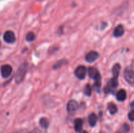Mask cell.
<instances>
[{
    "label": "cell",
    "instance_id": "obj_23",
    "mask_svg": "<svg viewBox=\"0 0 134 133\" xmlns=\"http://www.w3.org/2000/svg\"><path fill=\"white\" fill-rule=\"evenodd\" d=\"M17 133H19V132H17Z\"/></svg>",
    "mask_w": 134,
    "mask_h": 133
},
{
    "label": "cell",
    "instance_id": "obj_14",
    "mask_svg": "<svg viewBox=\"0 0 134 133\" xmlns=\"http://www.w3.org/2000/svg\"><path fill=\"white\" fill-rule=\"evenodd\" d=\"M107 108H108V110L109 111L110 113L112 115L115 114L118 111V108L116 104H115L114 103H112V102H110L109 104H108V106H107Z\"/></svg>",
    "mask_w": 134,
    "mask_h": 133
},
{
    "label": "cell",
    "instance_id": "obj_6",
    "mask_svg": "<svg viewBox=\"0 0 134 133\" xmlns=\"http://www.w3.org/2000/svg\"><path fill=\"white\" fill-rule=\"evenodd\" d=\"M124 78L126 82L129 83L130 84L133 85L134 82V74L133 71L131 69H127L124 73Z\"/></svg>",
    "mask_w": 134,
    "mask_h": 133
},
{
    "label": "cell",
    "instance_id": "obj_8",
    "mask_svg": "<svg viewBox=\"0 0 134 133\" xmlns=\"http://www.w3.org/2000/svg\"><path fill=\"white\" fill-rule=\"evenodd\" d=\"M79 108V104L75 100H71L68 103L67 105V110H68V112L69 113H72L74 112L78 109Z\"/></svg>",
    "mask_w": 134,
    "mask_h": 133
},
{
    "label": "cell",
    "instance_id": "obj_4",
    "mask_svg": "<svg viewBox=\"0 0 134 133\" xmlns=\"http://www.w3.org/2000/svg\"><path fill=\"white\" fill-rule=\"evenodd\" d=\"M3 40L5 43L9 44H13L15 43L16 37L14 33L11 31H7L4 33Z\"/></svg>",
    "mask_w": 134,
    "mask_h": 133
},
{
    "label": "cell",
    "instance_id": "obj_1",
    "mask_svg": "<svg viewBox=\"0 0 134 133\" xmlns=\"http://www.w3.org/2000/svg\"><path fill=\"white\" fill-rule=\"evenodd\" d=\"M27 68H28V64L27 63H22L19 68L17 70L16 74L15 80L16 83H20L24 80L27 72Z\"/></svg>",
    "mask_w": 134,
    "mask_h": 133
},
{
    "label": "cell",
    "instance_id": "obj_2",
    "mask_svg": "<svg viewBox=\"0 0 134 133\" xmlns=\"http://www.w3.org/2000/svg\"><path fill=\"white\" fill-rule=\"evenodd\" d=\"M89 76L95 80L96 87L99 88L102 84V77L96 68L90 67L88 69Z\"/></svg>",
    "mask_w": 134,
    "mask_h": 133
},
{
    "label": "cell",
    "instance_id": "obj_19",
    "mask_svg": "<svg viewBox=\"0 0 134 133\" xmlns=\"http://www.w3.org/2000/svg\"><path fill=\"white\" fill-rule=\"evenodd\" d=\"M35 34L33 32H29L27 34V35H26V40H27V41H33V40L35 39Z\"/></svg>",
    "mask_w": 134,
    "mask_h": 133
},
{
    "label": "cell",
    "instance_id": "obj_7",
    "mask_svg": "<svg viewBox=\"0 0 134 133\" xmlns=\"http://www.w3.org/2000/svg\"><path fill=\"white\" fill-rule=\"evenodd\" d=\"M98 57H99V54L98 52H95V51H91L88 53H87L86 57H85V59L87 62L92 63L95 61L98 58Z\"/></svg>",
    "mask_w": 134,
    "mask_h": 133
},
{
    "label": "cell",
    "instance_id": "obj_10",
    "mask_svg": "<svg viewBox=\"0 0 134 133\" xmlns=\"http://www.w3.org/2000/svg\"><path fill=\"white\" fill-rule=\"evenodd\" d=\"M83 121L82 119L77 118L74 121V128L76 132H80L82 130Z\"/></svg>",
    "mask_w": 134,
    "mask_h": 133
},
{
    "label": "cell",
    "instance_id": "obj_11",
    "mask_svg": "<svg viewBox=\"0 0 134 133\" xmlns=\"http://www.w3.org/2000/svg\"><path fill=\"white\" fill-rule=\"evenodd\" d=\"M116 99L119 101L123 102L126 99V92L124 89H120L116 93Z\"/></svg>",
    "mask_w": 134,
    "mask_h": 133
},
{
    "label": "cell",
    "instance_id": "obj_9",
    "mask_svg": "<svg viewBox=\"0 0 134 133\" xmlns=\"http://www.w3.org/2000/svg\"><path fill=\"white\" fill-rule=\"evenodd\" d=\"M124 33V27L122 25H119L115 29L113 32V35L115 37H122Z\"/></svg>",
    "mask_w": 134,
    "mask_h": 133
},
{
    "label": "cell",
    "instance_id": "obj_5",
    "mask_svg": "<svg viewBox=\"0 0 134 133\" xmlns=\"http://www.w3.org/2000/svg\"><path fill=\"white\" fill-rule=\"evenodd\" d=\"M13 68L9 65H4L1 68V74L3 78H9L12 74Z\"/></svg>",
    "mask_w": 134,
    "mask_h": 133
},
{
    "label": "cell",
    "instance_id": "obj_15",
    "mask_svg": "<svg viewBox=\"0 0 134 133\" xmlns=\"http://www.w3.org/2000/svg\"><path fill=\"white\" fill-rule=\"evenodd\" d=\"M39 125L43 129H47L49 126V121L45 117H42L39 120Z\"/></svg>",
    "mask_w": 134,
    "mask_h": 133
},
{
    "label": "cell",
    "instance_id": "obj_18",
    "mask_svg": "<svg viewBox=\"0 0 134 133\" xmlns=\"http://www.w3.org/2000/svg\"><path fill=\"white\" fill-rule=\"evenodd\" d=\"M85 94L87 96H90L92 94V87L89 84H87L85 86Z\"/></svg>",
    "mask_w": 134,
    "mask_h": 133
},
{
    "label": "cell",
    "instance_id": "obj_20",
    "mask_svg": "<svg viewBox=\"0 0 134 133\" xmlns=\"http://www.w3.org/2000/svg\"><path fill=\"white\" fill-rule=\"evenodd\" d=\"M128 118H129V119L131 121H134V110H132L130 112H129V113H128Z\"/></svg>",
    "mask_w": 134,
    "mask_h": 133
},
{
    "label": "cell",
    "instance_id": "obj_17",
    "mask_svg": "<svg viewBox=\"0 0 134 133\" xmlns=\"http://www.w3.org/2000/svg\"><path fill=\"white\" fill-rule=\"evenodd\" d=\"M66 61H65V60H60V61H58V62L56 63L54 65V66H53L54 69H59V68H60L62 66V65H65V64L66 63H67Z\"/></svg>",
    "mask_w": 134,
    "mask_h": 133
},
{
    "label": "cell",
    "instance_id": "obj_13",
    "mask_svg": "<svg viewBox=\"0 0 134 133\" xmlns=\"http://www.w3.org/2000/svg\"><path fill=\"white\" fill-rule=\"evenodd\" d=\"M97 121H98V117L95 113H92L88 117V122L91 126H94L96 125Z\"/></svg>",
    "mask_w": 134,
    "mask_h": 133
},
{
    "label": "cell",
    "instance_id": "obj_12",
    "mask_svg": "<svg viewBox=\"0 0 134 133\" xmlns=\"http://www.w3.org/2000/svg\"><path fill=\"white\" fill-rule=\"evenodd\" d=\"M120 64L117 63L115 64L113 66L112 69V72H113V76L114 78H116L118 79V77H119V74H120Z\"/></svg>",
    "mask_w": 134,
    "mask_h": 133
},
{
    "label": "cell",
    "instance_id": "obj_21",
    "mask_svg": "<svg viewBox=\"0 0 134 133\" xmlns=\"http://www.w3.org/2000/svg\"><path fill=\"white\" fill-rule=\"evenodd\" d=\"M30 133H44V132L39 129H35L33 130L31 132H30Z\"/></svg>",
    "mask_w": 134,
    "mask_h": 133
},
{
    "label": "cell",
    "instance_id": "obj_22",
    "mask_svg": "<svg viewBox=\"0 0 134 133\" xmlns=\"http://www.w3.org/2000/svg\"><path fill=\"white\" fill-rule=\"evenodd\" d=\"M81 133H88V132H86V130H82V132H81Z\"/></svg>",
    "mask_w": 134,
    "mask_h": 133
},
{
    "label": "cell",
    "instance_id": "obj_3",
    "mask_svg": "<svg viewBox=\"0 0 134 133\" xmlns=\"http://www.w3.org/2000/svg\"><path fill=\"white\" fill-rule=\"evenodd\" d=\"M86 68L85 66H79L77 69H75V74L76 77L79 78L80 80H82L85 78L86 75Z\"/></svg>",
    "mask_w": 134,
    "mask_h": 133
},
{
    "label": "cell",
    "instance_id": "obj_16",
    "mask_svg": "<svg viewBox=\"0 0 134 133\" xmlns=\"http://www.w3.org/2000/svg\"><path fill=\"white\" fill-rule=\"evenodd\" d=\"M130 131V126L127 123H124L120 130L116 133H128Z\"/></svg>",
    "mask_w": 134,
    "mask_h": 133
}]
</instances>
